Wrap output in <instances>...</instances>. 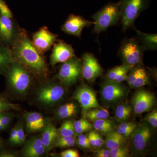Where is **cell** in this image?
I'll return each mask as SVG.
<instances>
[{
    "label": "cell",
    "instance_id": "10",
    "mask_svg": "<svg viewBox=\"0 0 157 157\" xmlns=\"http://www.w3.org/2000/svg\"><path fill=\"white\" fill-rule=\"evenodd\" d=\"M151 130L146 123L137 126L132 135V148L137 154L145 152L151 137Z\"/></svg>",
    "mask_w": 157,
    "mask_h": 157
},
{
    "label": "cell",
    "instance_id": "3",
    "mask_svg": "<svg viewBox=\"0 0 157 157\" xmlns=\"http://www.w3.org/2000/svg\"><path fill=\"white\" fill-rule=\"evenodd\" d=\"M151 0H121L120 19L125 32L134 25L141 12L148 8Z\"/></svg>",
    "mask_w": 157,
    "mask_h": 157
},
{
    "label": "cell",
    "instance_id": "20",
    "mask_svg": "<svg viewBox=\"0 0 157 157\" xmlns=\"http://www.w3.org/2000/svg\"><path fill=\"white\" fill-rule=\"evenodd\" d=\"M41 132V140L45 148V154H47L54 147L55 141L58 137L57 129L50 121L46 120L45 127Z\"/></svg>",
    "mask_w": 157,
    "mask_h": 157
},
{
    "label": "cell",
    "instance_id": "23",
    "mask_svg": "<svg viewBox=\"0 0 157 157\" xmlns=\"http://www.w3.org/2000/svg\"><path fill=\"white\" fill-rule=\"evenodd\" d=\"M14 61L11 47L0 42V74L5 75Z\"/></svg>",
    "mask_w": 157,
    "mask_h": 157
},
{
    "label": "cell",
    "instance_id": "28",
    "mask_svg": "<svg viewBox=\"0 0 157 157\" xmlns=\"http://www.w3.org/2000/svg\"><path fill=\"white\" fill-rule=\"evenodd\" d=\"M132 110V107L128 104H120L116 108V117L119 121L124 122L130 118Z\"/></svg>",
    "mask_w": 157,
    "mask_h": 157
},
{
    "label": "cell",
    "instance_id": "24",
    "mask_svg": "<svg viewBox=\"0 0 157 157\" xmlns=\"http://www.w3.org/2000/svg\"><path fill=\"white\" fill-rule=\"evenodd\" d=\"M107 135V138L104 142L105 146L108 149L124 147V144L125 143L126 137L119 134L117 132L113 131L109 132Z\"/></svg>",
    "mask_w": 157,
    "mask_h": 157
},
{
    "label": "cell",
    "instance_id": "33",
    "mask_svg": "<svg viewBox=\"0 0 157 157\" xmlns=\"http://www.w3.org/2000/svg\"><path fill=\"white\" fill-rule=\"evenodd\" d=\"M19 109V107L18 105L13 104L5 96L0 94V112Z\"/></svg>",
    "mask_w": 157,
    "mask_h": 157
},
{
    "label": "cell",
    "instance_id": "43",
    "mask_svg": "<svg viewBox=\"0 0 157 157\" xmlns=\"http://www.w3.org/2000/svg\"><path fill=\"white\" fill-rule=\"evenodd\" d=\"M95 155L98 157H109V149H99L96 151Z\"/></svg>",
    "mask_w": 157,
    "mask_h": 157
},
{
    "label": "cell",
    "instance_id": "47",
    "mask_svg": "<svg viewBox=\"0 0 157 157\" xmlns=\"http://www.w3.org/2000/svg\"><path fill=\"white\" fill-rule=\"evenodd\" d=\"M6 128H6L5 127L3 126L2 125L0 124V132L4 131V130H6Z\"/></svg>",
    "mask_w": 157,
    "mask_h": 157
},
{
    "label": "cell",
    "instance_id": "9",
    "mask_svg": "<svg viewBox=\"0 0 157 157\" xmlns=\"http://www.w3.org/2000/svg\"><path fill=\"white\" fill-rule=\"evenodd\" d=\"M82 76L88 82H94L103 74V68L92 53L86 52L82 55Z\"/></svg>",
    "mask_w": 157,
    "mask_h": 157
},
{
    "label": "cell",
    "instance_id": "42",
    "mask_svg": "<svg viewBox=\"0 0 157 157\" xmlns=\"http://www.w3.org/2000/svg\"><path fill=\"white\" fill-rule=\"evenodd\" d=\"M18 156L17 152L4 149L0 151V157H16Z\"/></svg>",
    "mask_w": 157,
    "mask_h": 157
},
{
    "label": "cell",
    "instance_id": "30",
    "mask_svg": "<svg viewBox=\"0 0 157 157\" xmlns=\"http://www.w3.org/2000/svg\"><path fill=\"white\" fill-rule=\"evenodd\" d=\"M58 136H73L76 135L73 122L68 120L65 121L59 128L57 129Z\"/></svg>",
    "mask_w": 157,
    "mask_h": 157
},
{
    "label": "cell",
    "instance_id": "37",
    "mask_svg": "<svg viewBox=\"0 0 157 157\" xmlns=\"http://www.w3.org/2000/svg\"><path fill=\"white\" fill-rule=\"evenodd\" d=\"M76 142L80 147L85 149H89L91 147L88 138L87 136L82 134H79L77 137Z\"/></svg>",
    "mask_w": 157,
    "mask_h": 157
},
{
    "label": "cell",
    "instance_id": "31",
    "mask_svg": "<svg viewBox=\"0 0 157 157\" xmlns=\"http://www.w3.org/2000/svg\"><path fill=\"white\" fill-rule=\"evenodd\" d=\"M137 126V124L133 122H124L118 127L117 132L127 138L131 136Z\"/></svg>",
    "mask_w": 157,
    "mask_h": 157
},
{
    "label": "cell",
    "instance_id": "46",
    "mask_svg": "<svg viewBox=\"0 0 157 157\" xmlns=\"http://www.w3.org/2000/svg\"><path fill=\"white\" fill-rule=\"evenodd\" d=\"M4 148V144L2 140L0 137V151L2 150Z\"/></svg>",
    "mask_w": 157,
    "mask_h": 157
},
{
    "label": "cell",
    "instance_id": "17",
    "mask_svg": "<svg viewBox=\"0 0 157 157\" xmlns=\"http://www.w3.org/2000/svg\"><path fill=\"white\" fill-rule=\"evenodd\" d=\"M142 65H137L129 70L126 80L130 87L139 88L150 83L149 76Z\"/></svg>",
    "mask_w": 157,
    "mask_h": 157
},
{
    "label": "cell",
    "instance_id": "13",
    "mask_svg": "<svg viewBox=\"0 0 157 157\" xmlns=\"http://www.w3.org/2000/svg\"><path fill=\"white\" fill-rule=\"evenodd\" d=\"M13 18L0 14V42L11 47L19 30Z\"/></svg>",
    "mask_w": 157,
    "mask_h": 157
},
{
    "label": "cell",
    "instance_id": "26",
    "mask_svg": "<svg viewBox=\"0 0 157 157\" xmlns=\"http://www.w3.org/2000/svg\"><path fill=\"white\" fill-rule=\"evenodd\" d=\"M109 117V113L108 110L105 108H100V107L89 109L85 116L86 120L91 121L108 119Z\"/></svg>",
    "mask_w": 157,
    "mask_h": 157
},
{
    "label": "cell",
    "instance_id": "12",
    "mask_svg": "<svg viewBox=\"0 0 157 157\" xmlns=\"http://www.w3.org/2000/svg\"><path fill=\"white\" fill-rule=\"evenodd\" d=\"M58 35L53 33L46 26L39 29L33 34L32 41L42 54L48 51L57 40Z\"/></svg>",
    "mask_w": 157,
    "mask_h": 157
},
{
    "label": "cell",
    "instance_id": "34",
    "mask_svg": "<svg viewBox=\"0 0 157 157\" xmlns=\"http://www.w3.org/2000/svg\"><path fill=\"white\" fill-rule=\"evenodd\" d=\"M17 124V136L14 145L20 146L23 144L25 141L26 137L25 133L24 126L22 122H20Z\"/></svg>",
    "mask_w": 157,
    "mask_h": 157
},
{
    "label": "cell",
    "instance_id": "36",
    "mask_svg": "<svg viewBox=\"0 0 157 157\" xmlns=\"http://www.w3.org/2000/svg\"><path fill=\"white\" fill-rule=\"evenodd\" d=\"M13 117V114L8 111L0 112V124L7 128L9 126Z\"/></svg>",
    "mask_w": 157,
    "mask_h": 157
},
{
    "label": "cell",
    "instance_id": "18",
    "mask_svg": "<svg viewBox=\"0 0 157 157\" xmlns=\"http://www.w3.org/2000/svg\"><path fill=\"white\" fill-rule=\"evenodd\" d=\"M44 154L45 148L40 136H34L25 141L21 151V156L25 157H39Z\"/></svg>",
    "mask_w": 157,
    "mask_h": 157
},
{
    "label": "cell",
    "instance_id": "7",
    "mask_svg": "<svg viewBox=\"0 0 157 157\" xmlns=\"http://www.w3.org/2000/svg\"><path fill=\"white\" fill-rule=\"evenodd\" d=\"M82 61L77 57H73L62 63L57 74L60 82L65 86H71L82 76Z\"/></svg>",
    "mask_w": 157,
    "mask_h": 157
},
{
    "label": "cell",
    "instance_id": "44",
    "mask_svg": "<svg viewBox=\"0 0 157 157\" xmlns=\"http://www.w3.org/2000/svg\"><path fill=\"white\" fill-rule=\"evenodd\" d=\"M94 137L96 142V147H101L104 143V140H103L101 135L95 131Z\"/></svg>",
    "mask_w": 157,
    "mask_h": 157
},
{
    "label": "cell",
    "instance_id": "39",
    "mask_svg": "<svg viewBox=\"0 0 157 157\" xmlns=\"http://www.w3.org/2000/svg\"><path fill=\"white\" fill-rule=\"evenodd\" d=\"M145 121L154 128L157 127V112L154 110L146 116Z\"/></svg>",
    "mask_w": 157,
    "mask_h": 157
},
{
    "label": "cell",
    "instance_id": "29",
    "mask_svg": "<svg viewBox=\"0 0 157 157\" xmlns=\"http://www.w3.org/2000/svg\"><path fill=\"white\" fill-rule=\"evenodd\" d=\"M76 136H58L54 144V147L67 148L76 145Z\"/></svg>",
    "mask_w": 157,
    "mask_h": 157
},
{
    "label": "cell",
    "instance_id": "22",
    "mask_svg": "<svg viewBox=\"0 0 157 157\" xmlns=\"http://www.w3.org/2000/svg\"><path fill=\"white\" fill-rule=\"evenodd\" d=\"M133 67L125 64L109 69L106 74V80L121 82L127 80L129 70Z\"/></svg>",
    "mask_w": 157,
    "mask_h": 157
},
{
    "label": "cell",
    "instance_id": "14",
    "mask_svg": "<svg viewBox=\"0 0 157 157\" xmlns=\"http://www.w3.org/2000/svg\"><path fill=\"white\" fill-rule=\"evenodd\" d=\"M76 56L72 45L63 40H57L53 45L50 56V64L53 67L56 64L63 63L73 57Z\"/></svg>",
    "mask_w": 157,
    "mask_h": 157
},
{
    "label": "cell",
    "instance_id": "41",
    "mask_svg": "<svg viewBox=\"0 0 157 157\" xmlns=\"http://www.w3.org/2000/svg\"><path fill=\"white\" fill-rule=\"evenodd\" d=\"M17 124L11 129L10 135H9L8 141H9V143L11 145H14L15 144V140L17 136Z\"/></svg>",
    "mask_w": 157,
    "mask_h": 157
},
{
    "label": "cell",
    "instance_id": "40",
    "mask_svg": "<svg viewBox=\"0 0 157 157\" xmlns=\"http://www.w3.org/2000/svg\"><path fill=\"white\" fill-rule=\"evenodd\" d=\"M60 155L62 157H78L79 153L78 151L74 149H68L62 151Z\"/></svg>",
    "mask_w": 157,
    "mask_h": 157
},
{
    "label": "cell",
    "instance_id": "21",
    "mask_svg": "<svg viewBox=\"0 0 157 157\" xmlns=\"http://www.w3.org/2000/svg\"><path fill=\"white\" fill-rule=\"evenodd\" d=\"M137 34V40L140 43L144 51L156 50L157 34L147 33L135 28Z\"/></svg>",
    "mask_w": 157,
    "mask_h": 157
},
{
    "label": "cell",
    "instance_id": "32",
    "mask_svg": "<svg viewBox=\"0 0 157 157\" xmlns=\"http://www.w3.org/2000/svg\"><path fill=\"white\" fill-rule=\"evenodd\" d=\"M73 126L76 134L78 135L88 132L93 128L91 124L85 118L81 119L74 122Z\"/></svg>",
    "mask_w": 157,
    "mask_h": 157
},
{
    "label": "cell",
    "instance_id": "15",
    "mask_svg": "<svg viewBox=\"0 0 157 157\" xmlns=\"http://www.w3.org/2000/svg\"><path fill=\"white\" fill-rule=\"evenodd\" d=\"M155 101V98L152 93L145 90H139L132 98L133 110L137 115L147 112L154 106Z\"/></svg>",
    "mask_w": 157,
    "mask_h": 157
},
{
    "label": "cell",
    "instance_id": "35",
    "mask_svg": "<svg viewBox=\"0 0 157 157\" xmlns=\"http://www.w3.org/2000/svg\"><path fill=\"white\" fill-rule=\"evenodd\" d=\"M110 157H126L128 155V149L124 147H117L109 150Z\"/></svg>",
    "mask_w": 157,
    "mask_h": 157
},
{
    "label": "cell",
    "instance_id": "5",
    "mask_svg": "<svg viewBox=\"0 0 157 157\" xmlns=\"http://www.w3.org/2000/svg\"><path fill=\"white\" fill-rule=\"evenodd\" d=\"M66 93L65 86L60 82L49 81L37 90L36 99L42 106L51 107L61 101Z\"/></svg>",
    "mask_w": 157,
    "mask_h": 157
},
{
    "label": "cell",
    "instance_id": "16",
    "mask_svg": "<svg viewBox=\"0 0 157 157\" xmlns=\"http://www.w3.org/2000/svg\"><path fill=\"white\" fill-rule=\"evenodd\" d=\"M94 22L82 16L71 14L62 26V30L66 34L80 38L84 28L94 25Z\"/></svg>",
    "mask_w": 157,
    "mask_h": 157
},
{
    "label": "cell",
    "instance_id": "8",
    "mask_svg": "<svg viewBox=\"0 0 157 157\" xmlns=\"http://www.w3.org/2000/svg\"><path fill=\"white\" fill-rule=\"evenodd\" d=\"M102 100L108 104H114L125 98L127 89L121 82L106 80L101 86Z\"/></svg>",
    "mask_w": 157,
    "mask_h": 157
},
{
    "label": "cell",
    "instance_id": "19",
    "mask_svg": "<svg viewBox=\"0 0 157 157\" xmlns=\"http://www.w3.org/2000/svg\"><path fill=\"white\" fill-rule=\"evenodd\" d=\"M26 127L29 133L41 132L45 127L46 120L40 113L30 112L24 115Z\"/></svg>",
    "mask_w": 157,
    "mask_h": 157
},
{
    "label": "cell",
    "instance_id": "6",
    "mask_svg": "<svg viewBox=\"0 0 157 157\" xmlns=\"http://www.w3.org/2000/svg\"><path fill=\"white\" fill-rule=\"evenodd\" d=\"M144 51L137 39L126 38L121 43L118 55L123 63L134 67L142 64Z\"/></svg>",
    "mask_w": 157,
    "mask_h": 157
},
{
    "label": "cell",
    "instance_id": "27",
    "mask_svg": "<svg viewBox=\"0 0 157 157\" xmlns=\"http://www.w3.org/2000/svg\"><path fill=\"white\" fill-rule=\"evenodd\" d=\"M94 128L101 134H108L114 129L113 123L108 119L98 120L94 121Z\"/></svg>",
    "mask_w": 157,
    "mask_h": 157
},
{
    "label": "cell",
    "instance_id": "1",
    "mask_svg": "<svg viewBox=\"0 0 157 157\" xmlns=\"http://www.w3.org/2000/svg\"><path fill=\"white\" fill-rule=\"evenodd\" d=\"M11 47L14 60L23 66L33 76L39 79L48 77V65L44 55L35 47L24 29H19Z\"/></svg>",
    "mask_w": 157,
    "mask_h": 157
},
{
    "label": "cell",
    "instance_id": "45",
    "mask_svg": "<svg viewBox=\"0 0 157 157\" xmlns=\"http://www.w3.org/2000/svg\"><path fill=\"white\" fill-rule=\"evenodd\" d=\"M87 137L91 145L94 147H96V142L94 137V131H91V132H90L88 134Z\"/></svg>",
    "mask_w": 157,
    "mask_h": 157
},
{
    "label": "cell",
    "instance_id": "25",
    "mask_svg": "<svg viewBox=\"0 0 157 157\" xmlns=\"http://www.w3.org/2000/svg\"><path fill=\"white\" fill-rule=\"evenodd\" d=\"M78 108L74 103L63 104L59 107L55 113V117L59 120L66 119L76 114Z\"/></svg>",
    "mask_w": 157,
    "mask_h": 157
},
{
    "label": "cell",
    "instance_id": "38",
    "mask_svg": "<svg viewBox=\"0 0 157 157\" xmlns=\"http://www.w3.org/2000/svg\"><path fill=\"white\" fill-rule=\"evenodd\" d=\"M0 14L4 16L13 18L12 11L4 0H0Z\"/></svg>",
    "mask_w": 157,
    "mask_h": 157
},
{
    "label": "cell",
    "instance_id": "11",
    "mask_svg": "<svg viewBox=\"0 0 157 157\" xmlns=\"http://www.w3.org/2000/svg\"><path fill=\"white\" fill-rule=\"evenodd\" d=\"M73 98L80 104L83 117L89 109L100 107L95 93L87 86L82 85L78 87L73 94Z\"/></svg>",
    "mask_w": 157,
    "mask_h": 157
},
{
    "label": "cell",
    "instance_id": "2",
    "mask_svg": "<svg viewBox=\"0 0 157 157\" xmlns=\"http://www.w3.org/2000/svg\"><path fill=\"white\" fill-rule=\"evenodd\" d=\"M32 75L23 66L14 60L9 66L5 76L9 89L16 95L22 96L26 94L30 88Z\"/></svg>",
    "mask_w": 157,
    "mask_h": 157
},
{
    "label": "cell",
    "instance_id": "4",
    "mask_svg": "<svg viewBox=\"0 0 157 157\" xmlns=\"http://www.w3.org/2000/svg\"><path fill=\"white\" fill-rule=\"evenodd\" d=\"M120 2L109 3L92 15L94 20L93 32L99 34L116 25L120 19Z\"/></svg>",
    "mask_w": 157,
    "mask_h": 157
}]
</instances>
